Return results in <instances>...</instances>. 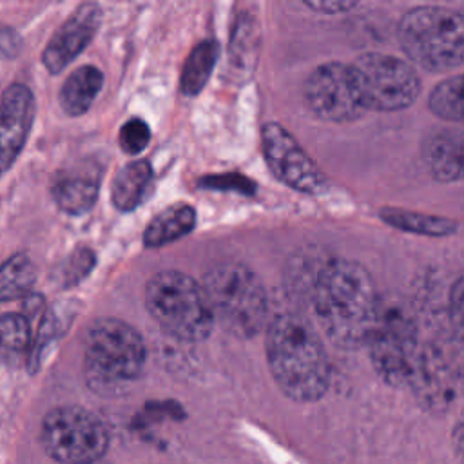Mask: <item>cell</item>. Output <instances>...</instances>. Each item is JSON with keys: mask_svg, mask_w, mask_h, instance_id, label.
<instances>
[{"mask_svg": "<svg viewBox=\"0 0 464 464\" xmlns=\"http://www.w3.org/2000/svg\"><path fill=\"white\" fill-rule=\"evenodd\" d=\"M103 85V74L94 65H82L72 71L60 89V107L69 116L85 114Z\"/></svg>", "mask_w": 464, "mask_h": 464, "instance_id": "18", "label": "cell"}, {"mask_svg": "<svg viewBox=\"0 0 464 464\" xmlns=\"http://www.w3.org/2000/svg\"><path fill=\"white\" fill-rule=\"evenodd\" d=\"M420 154L437 181H464V127L450 125L430 130L420 143Z\"/></svg>", "mask_w": 464, "mask_h": 464, "instance_id": "15", "label": "cell"}, {"mask_svg": "<svg viewBox=\"0 0 464 464\" xmlns=\"http://www.w3.org/2000/svg\"><path fill=\"white\" fill-rule=\"evenodd\" d=\"M350 67L366 111H402L420 92L417 69L404 58L373 51L359 54Z\"/></svg>", "mask_w": 464, "mask_h": 464, "instance_id": "9", "label": "cell"}, {"mask_svg": "<svg viewBox=\"0 0 464 464\" xmlns=\"http://www.w3.org/2000/svg\"><path fill=\"white\" fill-rule=\"evenodd\" d=\"M219 56V45L214 40H203L187 56L181 78H179V89L185 96H196L205 87L207 80L210 78L214 65Z\"/></svg>", "mask_w": 464, "mask_h": 464, "instance_id": "22", "label": "cell"}, {"mask_svg": "<svg viewBox=\"0 0 464 464\" xmlns=\"http://www.w3.org/2000/svg\"><path fill=\"white\" fill-rule=\"evenodd\" d=\"M152 167L147 160H134L127 163L112 179V203L118 210L129 212L140 207L149 194L152 183Z\"/></svg>", "mask_w": 464, "mask_h": 464, "instance_id": "19", "label": "cell"}, {"mask_svg": "<svg viewBox=\"0 0 464 464\" xmlns=\"http://www.w3.org/2000/svg\"><path fill=\"white\" fill-rule=\"evenodd\" d=\"M31 321L24 314L9 312L0 315V359L5 362L22 361V357L31 355Z\"/></svg>", "mask_w": 464, "mask_h": 464, "instance_id": "23", "label": "cell"}, {"mask_svg": "<svg viewBox=\"0 0 464 464\" xmlns=\"http://www.w3.org/2000/svg\"><path fill=\"white\" fill-rule=\"evenodd\" d=\"M306 7H310L312 11H319V13H326V14H339V13H348L355 7H359V2L353 0H306L304 2Z\"/></svg>", "mask_w": 464, "mask_h": 464, "instance_id": "31", "label": "cell"}, {"mask_svg": "<svg viewBox=\"0 0 464 464\" xmlns=\"http://www.w3.org/2000/svg\"><path fill=\"white\" fill-rule=\"evenodd\" d=\"M259 53V25L252 13L241 11L236 16L228 44V80L241 83L246 82L257 65Z\"/></svg>", "mask_w": 464, "mask_h": 464, "instance_id": "17", "label": "cell"}, {"mask_svg": "<svg viewBox=\"0 0 464 464\" xmlns=\"http://www.w3.org/2000/svg\"><path fill=\"white\" fill-rule=\"evenodd\" d=\"M430 111L450 123H464V72L439 82L428 96Z\"/></svg>", "mask_w": 464, "mask_h": 464, "instance_id": "25", "label": "cell"}, {"mask_svg": "<svg viewBox=\"0 0 464 464\" xmlns=\"http://www.w3.org/2000/svg\"><path fill=\"white\" fill-rule=\"evenodd\" d=\"M201 286L214 321L236 337H254L266 324L268 297L261 279L241 263L214 265Z\"/></svg>", "mask_w": 464, "mask_h": 464, "instance_id": "5", "label": "cell"}, {"mask_svg": "<svg viewBox=\"0 0 464 464\" xmlns=\"http://www.w3.org/2000/svg\"><path fill=\"white\" fill-rule=\"evenodd\" d=\"M266 361L279 390L299 402L321 399L330 386V361L324 344L299 314L285 312L266 326Z\"/></svg>", "mask_w": 464, "mask_h": 464, "instance_id": "2", "label": "cell"}, {"mask_svg": "<svg viewBox=\"0 0 464 464\" xmlns=\"http://www.w3.org/2000/svg\"><path fill=\"white\" fill-rule=\"evenodd\" d=\"M20 49H22L20 34L13 27L0 24V60L16 58Z\"/></svg>", "mask_w": 464, "mask_h": 464, "instance_id": "30", "label": "cell"}, {"mask_svg": "<svg viewBox=\"0 0 464 464\" xmlns=\"http://www.w3.org/2000/svg\"><path fill=\"white\" fill-rule=\"evenodd\" d=\"M304 102L317 118L330 123L355 121L366 111L352 67L343 62H326L310 72Z\"/></svg>", "mask_w": 464, "mask_h": 464, "instance_id": "10", "label": "cell"}, {"mask_svg": "<svg viewBox=\"0 0 464 464\" xmlns=\"http://www.w3.org/2000/svg\"><path fill=\"white\" fill-rule=\"evenodd\" d=\"M94 254L91 248H76L69 257L67 261L63 263L62 266V272H60V279H62V286H74L78 285L94 266Z\"/></svg>", "mask_w": 464, "mask_h": 464, "instance_id": "26", "label": "cell"}, {"mask_svg": "<svg viewBox=\"0 0 464 464\" xmlns=\"http://www.w3.org/2000/svg\"><path fill=\"white\" fill-rule=\"evenodd\" d=\"M150 141V129L141 118L127 120L120 129V147L123 152L136 156Z\"/></svg>", "mask_w": 464, "mask_h": 464, "instance_id": "27", "label": "cell"}, {"mask_svg": "<svg viewBox=\"0 0 464 464\" xmlns=\"http://www.w3.org/2000/svg\"><path fill=\"white\" fill-rule=\"evenodd\" d=\"M102 24V9L94 2H85L60 25L44 49L42 62L53 74L62 72L94 38Z\"/></svg>", "mask_w": 464, "mask_h": 464, "instance_id": "13", "label": "cell"}, {"mask_svg": "<svg viewBox=\"0 0 464 464\" xmlns=\"http://www.w3.org/2000/svg\"><path fill=\"white\" fill-rule=\"evenodd\" d=\"M379 218L386 225H390L397 230H404V232L419 234V236H430V237L451 236L459 230V223L450 218L433 216V214L410 210V208H399V207L381 208Z\"/></svg>", "mask_w": 464, "mask_h": 464, "instance_id": "20", "label": "cell"}, {"mask_svg": "<svg viewBox=\"0 0 464 464\" xmlns=\"http://www.w3.org/2000/svg\"><path fill=\"white\" fill-rule=\"evenodd\" d=\"M201 188L208 190H234L239 194H254L256 192V183L248 179L243 174H214V176H205L198 181Z\"/></svg>", "mask_w": 464, "mask_h": 464, "instance_id": "28", "label": "cell"}, {"mask_svg": "<svg viewBox=\"0 0 464 464\" xmlns=\"http://www.w3.org/2000/svg\"><path fill=\"white\" fill-rule=\"evenodd\" d=\"M261 149L268 169L286 187L303 194H321L326 188L324 172L283 125H263Z\"/></svg>", "mask_w": 464, "mask_h": 464, "instance_id": "12", "label": "cell"}, {"mask_svg": "<svg viewBox=\"0 0 464 464\" xmlns=\"http://www.w3.org/2000/svg\"><path fill=\"white\" fill-rule=\"evenodd\" d=\"M145 304L163 332L178 341H203L216 323L201 283L179 270L154 274L145 286Z\"/></svg>", "mask_w": 464, "mask_h": 464, "instance_id": "6", "label": "cell"}, {"mask_svg": "<svg viewBox=\"0 0 464 464\" xmlns=\"http://www.w3.org/2000/svg\"><path fill=\"white\" fill-rule=\"evenodd\" d=\"M399 44L408 62L433 72L464 65V14L446 5H417L399 22Z\"/></svg>", "mask_w": 464, "mask_h": 464, "instance_id": "4", "label": "cell"}, {"mask_svg": "<svg viewBox=\"0 0 464 464\" xmlns=\"http://www.w3.org/2000/svg\"><path fill=\"white\" fill-rule=\"evenodd\" d=\"M306 299L326 335L341 350L364 346L379 297L368 270L346 257H332L308 270Z\"/></svg>", "mask_w": 464, "mask_h": 464, "instance_id": "1", "label": "cell"}, {"mask_svg": "<svg viewBox=\"0 0 464 464\" xmlns=\"http://www.w3.org/2000/svg\"><path fill=\"white\" fill-rule=\"evenodd\" d=\"M40 442L60 464H94L109 448V433L100 417L71 404L58 406L44 417Z\"/></svg>", "mask_w": 464, "mask_h": 464, "instance_id": "8", "label": "cell"}, {"mask_svg": "<svg viewBox=\"0 0 464 464\" xmlns=\"http://www.w3.org/2000/svg\"><path fill=\"white\" fill-rule=\"evenodd\" d=\"M36 281V268L24 252L13 254L0 265V303L25 299Z\"/></svg>", "mask_w": 464, "mask_h": 464, "instance_id": "24", "label": "cell"}, {"mask_svg": "<svg viewBox=\"0 0 464 464\" xmlns=\"http://www.w3.org/2000/svg\"><path fill=\"white\" fill-rule=\"evenodd\" d=\"M87 384L103 395L121 393L143 372L147 348L136 328L116 317L94 321L83 339Z\"/></svg>", "mask_w": 464, "mask_h": 464, "instance_id": "3", "label": "cell"}, {"mask_svg": "<svg viewBox=\"0 0 464 464\" xmlns=\"http://www.w3.org/2000/svg\"><path fill=\"white\" fill-rule=\"evenodd\" d=\"M462 384L464 370L457 352L442 343H424L408 382L419 402L433 413H442L455 402Z\"/></svg>", "mask_w": 464, "mask_h": 464, "instance_id": "11", "label": "cell"}, {"mask_svg": "<svg viewBox=\"0 0 464 464\" xmlns=\"http://www.w3.org/2000/svg\"><path fill=\"white\" fill-rule=\"evenodd\" d=\"M451 442H453V450H455L457 457L464 462V410L460 411V415L453 426Z\"/></svg>", "mask_w": 464, "mask_h": 464, "instance_id": "32", "label": "cell"}, {"mask_svg": "<svg viewBox=\"0 0 464 464\" xmlns=\"http://www.w3.org/2000/svg\"><path fill=\"white\" fill-rule=\"evenodd\" d=\"M364 346L377 375L390 386H408L420 352L419 330L406 306L393 299L379 308Z\"/></svg>", "mask_w": 464, "mask_h": 464, "instance_id": "7", "label": "cell"}, {"mask_svg": "<svg viewBox=\"0 0 464 464\" xmlns=\"http://www.w3.org/2000/svg\"><path fill=\"white\" fill-rule=\"evenodd\" d=\"M196 225V210L187 203H176L165 210H161L152 221L147 225L143 232V243L149 248H158L178 241L187 236Z\"/></svg>", "mask_w": 464, "mask_h": 464, "instance_id": "21", "label": "cell"}, {"mask_svg": "<svg viewBox=\"0 0 464 464\" xmlns=\"http://www.w3.org/2000/svg\"><path fill=\"white\" fill-rule=\"evenodd\" d=\"M102 170L96 163L82 161L56 172L51 181V194L60 210L80 216L92 208L100 192Z\"/></svg>", "mask_w": 464, "mask_h": 464, "instance_id": "16", "label": "cell"}, {"mask_svg": "<svg viewBox=\"0 0 464 464\" xmlns=\"http://www.w3.org/2000/svg\"><path fill=\"white\" fill-rule=\"evenodd\" d=\"M448 321L453 335L464 343V276H460L448 295Z\"/></svg>", "mask_w": 464, "mask_h": 464, "instance_id": "29", "label": "cell"}, {"mask_svg": "<svg viewBox=\"0 0 464 464\" xmlns=\"http://www.w3.org/2000/svg\"><path fill=\"white\" fill-rule=\"evenodd\" d=\"M34 120V96L24 83H11L0 96V174L22 152Z\"/></svg>", "mask_w": 464, "mask_h": 464, "instance_id": "14", "label": "cell"}]
</instances>
